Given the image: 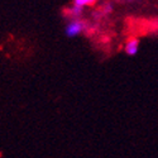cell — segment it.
<instances>
[{"label": "cell", "mask_w": 158, "mask_h": 158, "mask_svg": "<svg viewBox=\"0 0 158 158\" xmlns=\"http://www.w3.org/2000/svg\"><path fill=\"white\" fill-rule=\"evenodd\" d=\"M85 31V23L78 20V19H75L72 22H70L66 27L64 32H66V35L70 37V38H73V37H77L78 34H81L82 32Z\"/></svg>", "instance_id": "cell-1"}, {"label": "cell", "mask_w": 158, "mask_h": 158, "mask_svg": "<svg viewBox=\"0 0 158 158\" xmlns=\"http://www.w3.org/2000/svg\"><path fill=\"white\" fill-rule=\"evenodd\" d=\"M124 49H125V53L129 55V56H134L137 55V52L139 49V41L137 38H130L125 42V46H124Z\"/></svg>", "instance_id": "cell-2"}, {"label": "cell", "mask_w": 158, "mask_h": 158, "mask_svg": "<svg viewBox=\"0 0 158 158\" xmlns=\"http://www.w3.org/2000/svg\"><path fill=\"white\" fill-rule=\"evenodd\" d=\"M82 10H84V8H81V6H78V5H72V8L70 9V13H71V15L72 17H75V18H78L81 14H82Z\"/></svg>", "instance_id": "cell-3"}, {"label": "cell", "mask_w": 158, "mask_h": 158, "mask_svg": "<svg viewBox=\"0 0 158 158\" xmlns=\"http://www.w3.org/2000/svg\"><path fill=\"white\" fill-rule=\"evenodd\" d=\"M95 2L96 0H73V4L81 6V8H85L87 5H93Z\"/></svg>", "instance_id": "cell-4"}, {"label": "cell", "mask_w": 158, "mask_h": 158, "mask_svg": "<svg viewBox=\"0 0 158 158\" xmlns=\"http://www.w3.org/2000/svg\"><path fill=\"white\" fill-rule=\"evenodd\" d=\"M111 10H113V5L111 4L105 5V8H104V13H105V14H109V13H111Z\"/></svg>", "instance_id": "cell-5"}, {"label": "cell", "mask_w": 158, "mask_h": 158, "mask_svg": "<svg viewBox=\"0 0 158 158\" xmlns=\"http://www.w3.org/2000/svg\"><path fill=\"white\" fill-rule=\"evenodd\" d=\"M129 2H135V0H129Z\"/></svg>", "instance_id": "cell-6"}]
</instances>
